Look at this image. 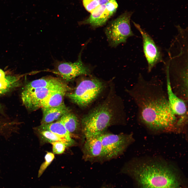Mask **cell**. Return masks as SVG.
Masks as SVG:
<instances>
[{"label":"cell","instance_id":"6da1fadb","mask_svg":"<svg viewBox=\"0 0 188 188\" xmlns=\"http://www.w3.org/2000/svg\"><path fill=\"white\" fill-rule=\"evenodd\" d=\"M128 92L137 105L139 120L148 127L158 130L178 126V120L171 110L159 78L147 80L140 73L136 83Z\"/></svg>","mask_w":188,"mask_h":188},{"label":"cell","instance_id":"7a4b0ae2","mask_svg":"<svg viewBox=\"0 0 188 188\" xmlns=\"http://www.w3.org/2000/svg\"><path fill=\"white\" fill-rule=\"evenodd\" d=\"M178 171L162 161L133 159L124 164L120 172L131 177L139 188H183Z\"/></svg>","mask_w":188,"mask_h":188},{"label":"cell","instance_id":"3957f363","mask_svg":"<svg viewBox=\"0 0 188 188\" xmlns=\"http://www.w3.org/2000/svg\"><path fill=\"white\" fill-rule=\"evenodd\" d=\"M117 109L113 100L108 98L84 115L81 122L84 138L99 136L110 126L125 123Z\"/></svg>","mask_w":188,"mask_h":188},{"label":"cell","instance_id":"277c9868","mask_svg":"<svg viewBox=\"0 0 188 188\" xmlns=\"http://www.w3.org/2000/svg\"><path fill=\"white\" fill-rule=\"evenodd\" d=\"M169 56L165 71L168 74L172 89L178 97L188 102V54L179 51Z\"/></svg>","mask_w":188,"mask_h":188},{"label":"cell","instance_id":"5b68a950","mask_svg":"<svg viewBox=\"0 0 188 188\" xmlns=\"http://www.w3.org/2000/svg\"><path fill=\"white\" fill-rule=\"evenodd\" d=\"M104 84L100 80L90 78L81 81L73 92L67 96L74 103L85 107L92 103L103 90Z\"/></svg>","mask_w":188,"mask_h":188},{"label":"cell","instance_id":"8992f818","mask_svg":"<svg viewBox=\"0 0 188 188\" xmlns=\"http://www.w3.org/2000/svg\"><path fill=\"white\" fill-rule=\"evenodd\" d=\"M100 137L104 162L123 155L134 140L132 134H115L105 132Z\"/></svg>","mask_w":188,"mask_h":188},{"label":"cell","instance_id":"52a82bcc","mask_svg":"<svg viewBox=\"0 0 188 188\" xmlns=\"http://www.w3.org/2000/svg\"><path fill=\"white\" fill-rule=\"evenodd\" d=\"M132 13L126 12L111 21L104 31L109 45L115 47L126 42L128 38L134 34L131 28L130 20Z\"/></svg>","mask_w":188,"mask_h":188},{"label":"cell","instance_id":"ba28073f","mask_svg":"<svg viewBox=\"0 0 188 188\" xmlns=\"http://www.w3.org/2000/svg\"><path fill=\"white\" fill-rule=\"evenodd\" d=\"M68 86L40 87L33 89L24 88L21 93V99L28 109L34 111L40 108L42 103L54 93L63 90H69Z\"/></svg>","mask_w":188,"mask_h":188},{"label":"cell","instance_id":"9c48e42d","mask_svg":"<svg viewBox=\"0 0 188 188\" xmlns=\"http://www.w3.org/2000/svg\"><path fill=\"white\" fill-rule=\"evenodd\" d=\"M82 51V50L79 55L78 59L74 62L55 61L56 72L65 80L70 81L79 75L90 74V68L82 61L81 55Z\"/></svg>","mask_w":188,"mask_h":188},{"label":"cell","instance_id":"30bf717a","mask_svg":"<svg viewBox=\"0 0 188 188\" xmlns=\"http://www.w3.org/2000/svg\"><path fill=\"white\" fill-rule=\"evenodd\" d=\"M134 24L142 37L144 52L148 63V71L149 72L157 63L163 61L162 53L146 32L139 24L135 23Z\"/></svg>","mask_w":188,"mask_h":188},{"label":"cell","instance_id":"8fae6325","mask_svg":"<svg viewBox=\"0 0 188 188\" xmlns=\"http://www.w3.org/2000/svg\"><path fill=\"white\" fill-rule=\"evenodd\" d=\"M85 139L82 148L83 159L92 163L104 162L100 136Z\"/></svg>","mask_w":188,"mask_h":188},{"label":"cell","instance_id":"7c38bea8","mask_svg":"<svg viewBox=\"0 0 188 188\" xmlns=\"http://www.w3.org/2000/svg\"><path fill=\"white\" fill-rule=\"evenodd\" d=\"M167 95L171 110L179 122H187V102L178 97L172 89L167 72L166 71Z\"/></svg>","mask_w":188,"mask_h":188},{"label":"cell","instance_id":"4fadbf2b","mask_svg":"<svg viewBox=\"0 0 188 188\" xmlns=\"http://www.w3.org/2000/svg\"><path fill=\"white\" fill-rule=\"evenodd\" d=\"M115 13L107 4L99 5L92 12L89 16L79 22V25H89L93 28H96L104 25Z\"/></svg>","mask_w":188,"mask_h":188},{"label":"cell","instance_id":"5bb4252c","mask_svg":"<svg viewBox=\"0 0 188 188\" xmlns=\"http://www.w3.org/2000/svg\"><path fill=\"white\" fill-rule=\"evenodd\" d=\"M43 117L41 124L50 123L58 120L62 116L70 112L63 102L55 107L42 108Z\"/></svg>","mask_w":188,"mask_h":188},{"label":"cell","instance_id":"9a60e30c","mask_svg":"<svg viewBox=\"0 0 188 188\" xmlns=\"http://www.w3.org/2000/svg\"><path fill=\"white\" fill-rule=\"evenodd\" d=\"M58 120L63 124L71 136V134H74L78 137L79 133H81L82 134L81 121L74 114L70 112Z\"/></svg>","mask_w":188,"mask_h":188},{"label":"cell","instance_id":"2e32d148","mask_svg":"<svg viewBox=\"0 0 188 188\" xmlns=\"http://www.w3.org/2000/svg\"><path fill=\"white\" fill-rule=\"evenodd\" d=\"M37 127L40 129L51 131L61 138L75 143L69 133L59 120L48 124H41Z\"/></svg>","mask_w":188,"mask_h":188},{"label":"cell","instance_id":"e0dca14e","mask_svg":"<svg viewBox=\"0 0 188 188\" xmlns=\"http://www.w3.org/2000/svg\"><path fill=\"white\" fill-rule=\"evenodd\" d=\"M67 85L61 80L54 78H43L33 80L27 84L24 88L66 87Z\"/></svg>","mask_w":188,"mask_h":188},{"label":"cell","instance_id":"ac0fdd59","mask_svg":"<svg viewBox=\"0 0 188 188\" xmlns=\"http://www.w3.org/2000/svg\"><path fill=\"white\" fill-rule=\"evenodd\" d=\"M34 130L40 140L44 143H51L54 142L60 141L66 143L69 146L75 144V143L61 138L49 131L40 129L37 127L34 128Z\"/></svg>","mask_w":188,"mask_h":188},{"label":"cell","instance_id":"d6986e66","mask_svg":"<svg viewBox=\"0 0 188 188\" xmlns=\"http://www.w3.org/2000/svg\"><path fill=\"white\" fill-rule=\"evenodd\" d=\"M68 90H63L56 92L49 96L41 104L40 108L58 106L63 102V99Z\"/></svg>","mask_w":188,"mask_h":188},{"label":"cell","instance_id":"ffe728a7","mask_svg":"<svg viewBox=\"0 0 188 188\" xmlns=\"http://www.w3.org/2000/svg\"><path fill=\"white\" fill-rule=\"evenodd\" d=\"M19 77L12 75L6 76L5 80L0 81V95L4 94L19 84Z\"/></svg>","mask_w":188,"mask_h":188},{"label":"cell","instance_id":"44dd1931","mask_svg":"<svg viewBox=\"0 0 188 188\" xmlns=\"http://www.w3.org/2000/svg\"><path fill=\"white\" fill-rule=\"evenodd\" d=\"M55 158L54 154L50 152H48L44 157L45 161L40 166L38 171V177H40L50 164Z\"/></svg>","mask_w":188,"mask_h":188},{"label":"cell","instance_id":"7402d4cb","mask_svg":"<svg viewBox=\"0 0 188 188\" xmlns=\"http://www.w3.org/2000/svg\"><path fill=\"white\" fill-rule=\"evenodd\" d=\"M13 129L11 122H4L0 120V135L7 137L12 133Z\"/></svg>","mask_w":188,"mask_h":188},{"label":"cell","instance_id":"603a6c76","mask_svg":"<svg viewBox=\"0 0 188 188\" xmlns=\"http://www.w3.org/2000/svg\"><path fill=\"white\" fill-rule=\"evenodd\" d=\"M51 144L52 146V150L54 154H62L66 149L68 146L66 143L60 141L52 142Z\"/></svg>","mask_w":188,"mask_h":188},{"label":"cell","instance_id":"cb8c5ba5","mask_svg":"<svg viewBox=\"0 0 188 188\" xmlns=\"http://www.w3.org/2000/svg\"><path fill=\"white\" fill-rule=\"evenodd\" d=\"M83 3L86 10L91 13L100 5L97 0H83Z\"/></svg>","mask_w":188,"mask_h":188},{"label":"cell","instance_id":"d4e9b609","mask_svg":"<svg viewBox=\"0 0 188 188\" xmlns=\"http://www.w3.org/2000/svg\"><path fill=\"white\" fill-rule=\"evenodd\" d=\"M6 76L3 71L0 69V81H4L5 79Z\"/></svg>","mask_w":188,"mask_h":188},{"label":"cell","instance_id":"484cf974","mask_svg":"<svg viewBox=\"0 0 188 188\" xmlns=\"http://www.w3.org/2000/svg\"><path fill=\"white\" fill-rule=\"evenodd\" d=\"M98 2L100 5L106 4L110 0H97Z\"/></svg>","mask_w":188,"mask_h":188},{"label":"cell","instance_id":"4316f807","mask_svg":"<svg viewBox=\"0 0 188 188\" xmlns=\"http://www.w3.org/2000/svg\"><path fill=\"white\" fill-rule=\"evenodd\" d=\"M100 188H113V186L109 184H104Z\"/></svg>","mask_w":188,"mask_h":188},{"label":"cell","instance_id":"83f0119b","mask_svg":"<svg viewBox=\"0 0 188 188\" xmlns=\"http://www.w3.org/2000/svg\"><path fill=\"white\" fill-rule=\"evenodd\" d=\"M51 188H70V187H61V186H52L51 187Z\"/></svg>","mask_w":188,"mask_h":188}]
</instances>
